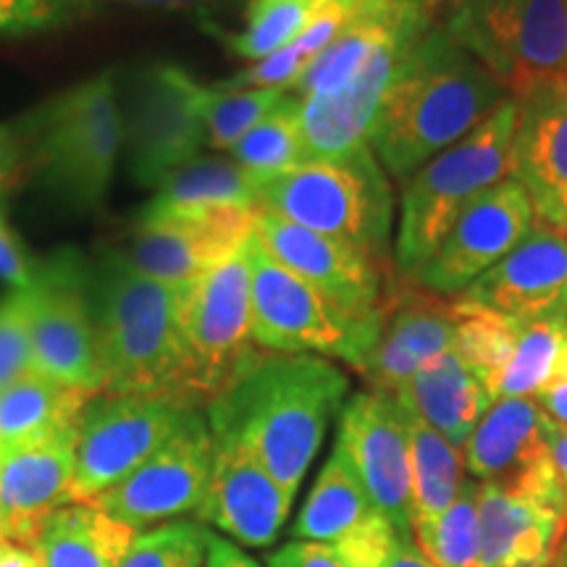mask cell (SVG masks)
Returning <instances> with one entry per match:
<instances>
[{
  "label": "cell",
  "instance_id": "1",
  "mask_svg": "<svg viewBox=\"0 0 567 567\" xmlns=\"http://www.w3.org/2000/svg\"><path fill=\"white\" fill-rule=\"evenodd\" d=\"M347 389L331 360L258 350L208 405L213 439L243 446L295 496Z\"/></svg>",
  "mask_w": 567,
  "mask_h": 567
},
{
  "label": "cell",
  "instance_id": "2",
  "mask_svg": "<svg viewBox=\"0 0 567 567\" xmlns=\"http://www.w3.org/2000/svg\"><path fill=\"white\" fill-rule=\"evenodd\" d=\"M505 101L509 95L502 82L446 32L434 11V21L396 69L368 145L389 179L402 187Z\"/></svg>",
  "mask_w": 567,
  "mask_h": 567
},
{
  "label": "cell",
  "instance_id": "3",
  "mask_svg": "<svg viewBox=\"0 0 567 567\" xmlns=\"http://www.w3.org/2000/svg\"><path fill=\"white\" fill-rule=\"evenodd\" d=\"M182 289L105 250L90 266V305L103 392L158 396L176 405L182 371Z\"/></svg>",
  "mask_w": 567,
  "mask_h": 567
},
{
  "label": "cell",
  "instance_id": "4",
  "mask_svg": "<svg viewBox=\"0 0 567 567\" xmlns=\"http://www.w3.org/2000/svg\"><path fill=\"white\" fill-rule=\"evenodd\" d=\"M30 168L55 200L76 210L101 208L124 147V113L113 74L76 84L19 124Z\"/></svg>",
  "mask_w": 567,
  "mask_h": 567
},
{
  "label": "cell",
  "instance_id": "5",
  "mask_svg": "<svg viewBox=\"0 0 567 567\" xmlns=\"http://www.w3.org/2000/svg\"><path fill=\"white\" fill-rule=\"evenodd\" d=\"M520 105L509 97L463 140L423 163L400 193V221L392 245L394 271H421L463 210L494 184L513 176V142Z\"/></svg>",
  "mask_w": 567,
  "mask_h": 567
},
{
  "label": "cell",
  "instance_id": "6",
  "mask_svg": "<svg viewBox=\"0 0 567 567\" xmlns=\"http://www.w3.org/2000/svg\"><path fill=\"white\" fill-rule=\"evenodd\" d=\"M258 208L392 264L396 197L371 147L258 179Z\"/></svg>",
  "mask_w": 567,
  "mask_h": 567
},
{
  "label": "cell",
  "instance_id": "7",
  "mask_svg": "<svg viewBox=\"0 0 567 567\" xmlns=\"http://www.w3.org/2000/svg\"><path fill=\"white\" fill-rule=\"evenodd\" d=\"M439 21L523 101L567 82V0H442Z\"/></svg>",
  "mask_w": 567,
  "mask_h": 567
},
{
  "label": "cell",
  "instance_id": "8",
  "mask_svg": "<svg viewBox=\"0 0 567 567\" xmlns=\"http://www.w3.org/2000/svg\"><path fill=\"white\" fill-rule=\"evenodd\" d=\"M252 239V237H250ZM250 243L184 284L179 308V408H208L260 350L252 339Z\"/></svg>",
  "mask_w": 567,
  "mask_h": 567
},
{
  "label": "cell",
  "instance_id": "9",
  "mask_svg": "<svg viewBox=\"0 0 567 567\" xmlns=\"http://www.w3.org/2000/svg\"><path fill=\"white\" fill-rule=\"evenodd\" d=\"M252 339L260 350L337 358L354 371L365 363L379 334V310L354 316L271 258L250 239Z\"/></svg>",
  "mask_w": 567,
  "mask_h": 567
},
{
  "label": "cell",
  "instance_id": "10",
  "mask_svg": "<svg viewBox=\"0 0 567 567\" xmlns=\"http://www.w3.org/2000/svg\"><path fill=\"white\" fill-rule=\"evenodd\" d=\"M30 339L34 373L90 394L103 392L92 326L90 266L71 247L38 264L30 287Z\"/></svg>",
  "mask_w": 567,
  "mask_h": 567
},
{
  "label": "cell",
  "instance_id": "11",
  "mask_svg": "<svg viewBox=\"0 0 567 567\" xmlns=\"http://www.w3.org/2000/svg\"><path fill=\"white\" fill-rule=\"evenodd\" d=\"M184 410L140 394H95L76 421L71 502H92L130 478L172 436Z\"/></svg>",
  "mask_w": 567,
  "mask_h": 567
},
{
  "label": "cell",
  "instance_id": "12",
  "mask_svg": "<svg viewBox=\"0 0 567 567\" xmlns=\"http://www.w3.org/2000/svg\"><path fill=\"white\" fill-rule=\"evenodd\" d=\"M205 84L176 66L142 71L124 113V145L134 179L158 187L208 145L203 122Z\"/></svg>",
  "mask_w": 567,
  "mask_h": 567
},
{
  "label": "cell",
  "instance_id": "13",
  "mask_svg": "<svg viewBox=\"0 0 567 567\" xmlns=\"http://www.w3.org/2000/svg\"><path fill=\"white\" fill-rule=\"evenodd\" d=\"M213 431L208 415L184 410L182 421L130 478L97 496L103 513L140 528L197 513L213 471Z\"/></svg>",
  "mask_w": 567,
  "mask_h": 567
},
{
  "label": "cell",
  "instance_id": "14",
  "mask_svg": "<svg viewBox=\"0 0 567 567\" xmlns=\"http://www.w3.org/2000/svg\"><path fill=\"white\" fill-rule=\"evenodd\" d=\"M255 234L250 208L142 210L124 258L151 279L184 287L237 255Z\"/></svg>",
  "mask_w": 567,
  "mask_h": 567
},
{
  "label": "cell",
  "instance_id": "15",
  "mask_svg": "<svg viewBox=\"0 0 567 567\" xmlns=\"http://www.w3.org/2000/svg\"><path fill=\"white\" fill-rule=\"evenodd\" d=\"M534 224L536 213L526 187L515 176H507L467 205L413 281L446 300L460 297L488 268L513 252Z\"/></svg>",
  "mask_w": 567,
  "mask_h": 567
},
{
  "label": "cell",
  "instance_id": "16",
  "mask_svg": "<svg viewBox=\"0 0 567 567\" xmlns=\"http://www.w3.org/2000/svg\"><path fill=\"white\" fill-rule=\"evenodd\" d=\"M337 450L400 542L415 544L410 528V444L400 400L375 389L350 396L339 417Z\"/></svg>",
  "mask_w": 567,
  "mask_h": 567
},
{
  "label": "cell",
  "instance_id": "17",
  "mask_svg": "<svg viewBox=\"0 0 567 567\" xmlns=\"http://www.w3.org/2000/svg\"><path fill=\"white\" fill-rule=\"evenodd\" d=\"M255 237L271 258L354 316H373L396 274L358 247L305 229L279 213L255 208Z\"/></svg>",
  "mask_w": 567,
  "mask_h": 567
},
{
  "label": "cell",
  "instance_id": "18",
  "mask_svg": "<svg viewBox=\"0 0 567 567\" xmlns=\"http://www.w3.org/2000/svg\"><path fill=\"white\" fill-rule=\"evenodd\" d=\"M452 347V300L394 274L379 305V334L358 373L375 392L396 394L431 358Z\"/></svg>",
  "mask_w": 567,
  "mask_h": 567
},
{
  "label": "cell",
  "instance_id": "19",
  "mask_svg": "<svg viewBox=\"0 0 567 567\" xmlns=\"http://www.w3.org/2000/svg\"><path fill=\"white\" fill-rule=\"evenodd\" d=\"M463 457L478 484L565 492L544 434V413L530 396L496 400L465 442Z\"/></svg>",
  "mask_w": 567,
  "mask_h": 567
},
{
  "label": "cell",
  "instance_id": "20",
  "mask_svg": "<svg viewBox=\"0 0 567 567\" xmlns=\"http://www.w3.org/2000/svg\"><path fill=\"white\" fill-rule=\"evenodd\" d=\"M213 471L197 507V520L243 547L264 549L279 538L295 496L250 452L213 439Z\"/></svg>",
  "mask_w": 567,
  "mask_h": 567
},
{
  "label": "cell",
  "instance_id": "21",
  "mask_svg": "<svg viewBox=\"0 0 567 567\" xmlns=\"http://www.w3.org/2000/svg\"><path fill=\"white\" fill-rule=\"evenodd\" d=\"M76 425L0 455V538L30 547L42 523L71 505Z\"/></svg>",
  "mask_w": 567,
  "mask_h": 567
},
{
  "label": "cell",
  "instance_id": "22",
  "mask_svg": "<svg viewBox=\"0 0 567 567\" xmlns=\"http://www.w3.org/2000/svg\"><path fill=\"white\" fill-rule=\"evenodd\" d=\"M484 567H551L567 542V492L478 484Z\"/></svg>",
  "mask_w": 567,
  "mask_h": 567
},
{
  "label": "cell",
  "instance_id": "23",
  "mask_svg": "<svg viewBox=\"0 0 567 567\" xmlns=\"http://www.w3.org/2000/svg\"><path fill=\"white\" fill-rule=\"evenodd\" d=\"M460 297L517 321H567V237L536 221L513 252Z\"/></svg>",
  "mask_w": 567,
  "mask_h": 567
},
{
  "label": "cell",
  "instance_id": "24",
  "mask_svg": "<svg viewBox=\"0 0 567 567\" xmlns=\"http://www.w3.org/2000/svg\"><path fill=\"white\" fill-rule=\"evenodd\" d=\"M421 34L381 51L344 87L329 92V95L302 97V101L297 97L300 101L302 163L342 158V155L371 147L368 140H371L373 124L379 118L389 87H392L396 69L405 59L408 48Z\"/></svg>",
  "mask_w": 567,
  "mask_h": 567
},
{
  "label": "cell",
  "instance_id": "25",
  "mask_svg": "<svg viewBox=\"0 0 567 567\" xmlns=\"http://www.w3.org/2000/svg\"><path fill=\"white\" fill-rule=\"evenodd\" d=\"M517 105L513 176L526 187L536 221L567 237V82Z\"/></svg>",
  "mask_w": 567,
  "mask_h": 567
},
{
  "label": "cell",
  "instance_id": "26",
  "mask_svg": "<svg viewBox=\"0 0 567 567\" xmlns=\"http://www.w3.org/2000/svg\"><path fill=\"white\" fill-rule=\"evenodd\" d=\"M394 396L434 425L457 450H463L473 429L494 405L484 381L455 350L431 358Z\"/></svg>",
  "mask_w": 567,
  "mask_h": 567
},
{
  "label": "cell",
  "instance_id": "27",
  "mask_svg": "<svg viewBox=\"0 0 567 567\" xmlns=\"http://www.w3.org/2000/svg\"><path fill=\"white\" fill-rule=\"evenodd\" d=\"M137 530L95 502H71L42 523L30 549L40 567H118Z\"/></svg>",
  "mask_w": 567,
  "mask_h": 567
},
{
  "label": "cell",
  "instance_id": "28",
  "mask_svg": "<svg viewBox=\"0 0 567 567\" xmlns=\"http://www.w3.org/2000/svg\"><path fill=\"white\" fill-rule=\"evenodd\" d=\"M402 405V402H400ZM410 444V528L421 536L457 499L465 484V457L450 439L402 405Z\"/></svg>",
  "mask_w": 567,
  "mask_h": 567
},
{
  "label": "cell",
  "instance_id": "29",
  "mask_svg": "<svg viewBox=\"0 0 567 567\" xmlns=\"http://www.w3.org/2000/svg\"><path fill=\"white\" fill-rule=\"evenodd\" d=\"M92 396L95 394L63 386L48 375L27 373L0 392V455L76 425Z\"/></svg>",
  "mask_w": 567,
  "mask_h": 567
},
{
  "label": "cell",
  "instance_id": "30",
  "mask_svg": "<svg viewBox=\"0 0 567 567\" xmlns=\"http://www.w3.org/2000/svg\"><path fill=\"white\" fill-rule=\"evenodd\" d=\"M379 513L368 499L363 484H360L347 457L337 450L331 452L329 463L318 473V481L305 502L302 513L297 515L292 534L297 542L337 544L350 536L354 528Z\"/></svg>",
  "mask_w": 567,
  "mask_h": 567
},
{
  "label": "cell",
  "instance_id": "31",
  "mask_svg": "<svg viewBox=\"0 0 567 567\" xmlns=\"http://www.w3.org/2000/svg\"><path fill=\"white\" fill-rule=\"evenodd\" d=\"M155 189L153 208H258V179L224 158L197 155Z\"/></svg>",
  "mask_w": 567,
  "mask_h": 567
},
{
  "label": "cell",
  "instance_id": "32",
  "mask_svg": "<svg viewBox=\"0 0 567 567\" xmlns=\"http://www.w3.org/2000/svg\"><path fill=\"white\" fill-rule=\"evenodd\" d=\"M452 316H455V350L465 365L484 381L488 394L499 375L513 360L517 339H520L523 321L471 302L465 297H452ZM496 402V400H494Z\"/></svg>",
  "mask_w": 567,
  "mask_h": 567
},
{
  "label": "cell",
  "instance_id": "33",
  "mask_svg": "<svg viewBox=\"0 0 567 567\" xmlns=\"http://www.w3.org/2000/svg\"><path fill=\"white\" fill-rule=\"evenodd\" d=\"M231 161L255 179L284 174L302 163L300 101L289 92L258 126L231 147Z\"/></svg>",
  "mask_w": 567,
  "mask_h": 567
},
{
  "label": "cell",
  "instance_id": "34",
  "mask_svg": "<svg viewBox=\"0 0 567 567\" xmlns=\"http://www.w3.org/2000/svg\"><path fill=\"white\" fill-rule=\"evenodd\" d=\"M321 6L323 0H252L245 30L229 38L231 53L255 63L284 51L300 38Z\"/></svg>",
  "mask_w": 567,
  "mask_h": 567
},
{
  "label": "cell",
  "instance_id": "35",
  "mask_svg": "<svg viewBox=\"0 0 567 567\" xmlns=\"http://www.w3.org/2000/svg\"><path fill=\"white\" fill-rule=\"evenodd\" d=\"M567 342L565 318L547 321H523L520 339L515 354L494 386V400H513V396H534L547 384L555 371V363Z\"/></svg>",
  "mask_w": 567,
  "mask_h": 567
},
{
  "label": "cell",
  "instance_id": "36",
  "mask_svg": "<svg viewBox=\"0 0 567 567\" xmlns=\"http://www.w3.org/2000/svg\"><path fill=\"white\" fill-rule=\"evenodd\" d=\"M417 549L436 567H484L478 526V481H465L452 507L425 534Z\"/></svg>",
  "mask_w": 567,
  "mask_h": 567
},
{
  "label": "cell",
  "instance_id": "37",
  "mask_svg": "<svg viewBox=\"0 0 567 567\" xmlns=\"http://www.w3.org/2000/svg\"><path fill=\"white\" fill-rule=\"evenodd\" d=\"M289 90L264 87V90H221L205 87L203 97V122L208 145L216 151H231L252 126L279 105Z\"/></svg>",
  "mask_w": 567,
  "mask_h": 567
},
{
  "label": "cell",
  "instance_id": "38",
  "mask_svg": "<svg viewBox=\"0 0 567 567\" xmlns=\"http://www.w3.org/2000/svg\"><path fill=\"white\" fill-rule=\"evenodd\" d=\"M208 551V528L195 523H172L137 534L118 567H203Z\"/></svg>",
  "mask_w": 567,
  "mask_h": 567
},
{
  "label": "cell",
  "instance_id": "39",
  "mask_svg": "<svg viewBox=\"0 0 567 567\" xmlns=\"http://www.w3.org/2000/svg\"><path fill=\"white\" fill-rule=\"evenodd\" d=\"M30 289L0 297V392L32 373Z\"/></svg>",
  "mask_w": 567,
  "mask_h": 567
},
{
  "label": "cell",
  "instance_id": "40",
  "mask_svg": "<svg viewBox=\"0 0 567 567\" xmlns=\"http://www.w3.org/2000/svg\"><path fill=\"white\" fill-rule=\"evenodd\" d=\"M84 13L74 0H0V38L59 30Z\"/></svg>",
  "mask_w": 567,
  "mask_h": 567
},
{
  "label": "cell",
  "instance_id": "41",
  "mask_svg": "<svg viewBox=\"0 0 567 567\" xmlns=\"http://www.w3.org/2000/svg\"><path fill=\"white\" fill-rule=\"evenodd\" d=\"M38 264L21 239L11 231L6 218L0 216V281L9 284L11 289H30L34 276H38Z\"/></svg>",
  "mask_w": 567,
  "mask_h": 567
},
{
  "label": "cell",
  "instance_id": "42",
  "mask_svg": "<svg viewBox=\"0 0 567 567\" xmlns=\"http://www.w3.org/2000/svg\"><path fill=\"white\" fill-rule=\"evenodd\" d=\"M268 567H352L329 544L316 542H295L274 551L268 557Z\"/></svg>",
  "mask_w": 567,
  "mask_h": 567
},
{
  "label": "cell",
  "instance_id": "43",
  "mask_svg": "<svg viewBox=\"0 0 567 567\" xmlns=\"http://www.w3.org/2000/svg\"><path fill=\"white\" fill-rule=\"evenodd\" d=\"M530 400H534L538 410L547 417H551V421L567 425V342L563 347V352H559L555 371H551L547 384L538 389Z\"/></svg>",
  "mask_w": 567,
  "mask_h": 567
},
{
  "label": "cell",
  "instance_id": "44",
  "mask_svg": "<svg viewBox=\"0 0 567 567\" xmlns=\"http://www.w3.org/2000/svg\"><path fill=\"white\" fill-rule=\"evenodd\" d=\"M203 567H260L243 547L231 544L229 538L208 530V551Z\"/></svg>",
  "mask_w": 567,
  "mask_h": 567
},
{
  "label": "cell",
  "instance_id": "45",
  "mask_svg": "<svg viewBox=\"0 0 567 567\" xmlns=\"http://www.w3.org/2000/svg\"><path fill=\"white\" fill-rule=\"evenodd\" d=\"M544 434H547L551 460H555L559 481H563V486L567 492V425L555 423L551 417L544 415Z\"/></svg>",
  "mask_w": 567,
  "mask_h": 567
},
{
  "label": "cell",
  "instance_id": "46",
  "mask_svg": "<svg viewBox=\"0 0 567 567\" xmlns=\"http://www.w3.org/2000/svg\"><path fill=\"white\" fill-rule=\"evenodd\" d=\"M21 161V145L17 132L0 126V184H9L13 168Z\"/></svg>",
  "mask_w": 567,
  "mask_h": 567
},
{
  "label": "cell",
  "instance_id": "47",
  "mask_svg": "<svg viewBox=\"0 0 567 567\" xmlns=\"http://www.w3.org/2000/svg\"><path fill=\"white\" fill-rule=\"evenodd\" d=\"M84 11H95L101 0H74ZM103 3H124V6H145V9H193V6L208 3V0H103Z\"/></svg>",
  "mask_w": 567,
  "mask_h": 567
},
{
  "label": "cell",
  "instance_id": "48",
  "mask_svg": "<svg viewBox=\"0 0 567 567\" xmlns=\"http://www.w3.org/2000/svg\"><path fill=\"white\" fill-rule=\"evenodd\" d=\"M0 567H40V559L24 544H13L9 538H0Z\"/></svg>",
  "mask_w": 567,
  "mask_h": 567
},
{
  "label": "cell",
  "instance_id": "49",
  "mask_svg": "<svg viewBox=\"0 0 567 567\" xmlns=\"http://www.w3.org/2000/svg\"><path fill=\"white\" fill-rule=\"evenodd\" d=\"M384 567H436V565L431 563V559L425 557L423 551L415 547V544L400 542V544H396V547H394L392 555H389Z\"/></svg>",
  "mask_w": 567,
  "mask_h": 567
},
{
  "label": "cell",
  "instance_id": "50",
  "mask_svg": "<svg viewBox=\"0 0 567 567\" xmlns=\"http://www.w3.org/2000/svg\"><path fill=\"white\" fill-rule=\"evenodd\" d=\"M408 3H413V6H423V9L436 11V6L442 3V0H408Z\"/></svg>",
  "mask_w": 567,
  "mask_h": 567
},
{
  "label": "cell",
  "instance_id": "51",
  "mask_svg": "<svg viewBox=\"0 0 567 567\" xmlns=\"http://www.w3.org/2000/svg\"><path fill=\"white\" fill-rule=\"evenodd\" d=\"M551 567H567V542L563 544V549H559V555Z\"/></svg>",
  "mask_w": 567,
  "mask_h": 567
}]
</instances>
